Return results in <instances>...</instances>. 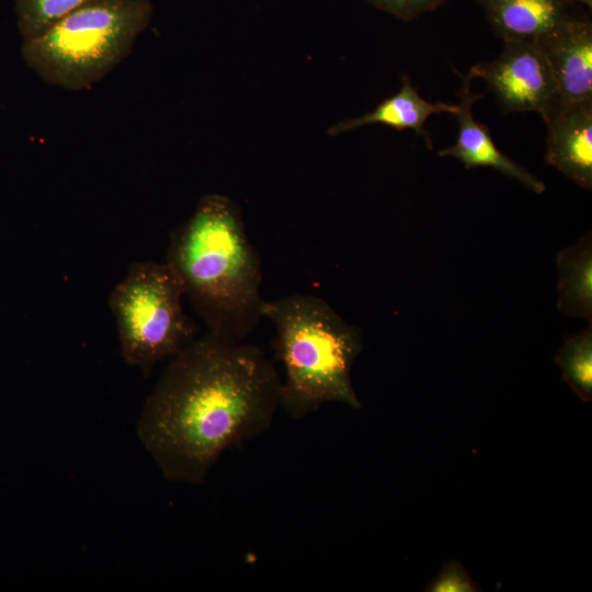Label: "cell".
Instances as JSON below:
<instances>
[{"label": "cell", "mask_w": 592, "mask_h": 592, "mask_svg": "<svg viewBox=\"0 0 592 592\" xmlns=\"http://www.w3.org/2000/svg\"><path fill=\"white\" fill-rule=\"evenodd\" d=\"M280 391L261 349L207 332L172 356L146 399L138 436L167 479L201 483L227 448L270 426Z\"/></svg>", "instance_id": "1"}, {"label": "cell", "mask_w": 592, "mask_h": 592, "mask_svg": "<svg viewBox=\"0 0 592 592\" xmlns=\"http://www.w3.org/2000/svg\"><path fill=\"white\" fill-rule=\"evenodd\" d=\"M207 328L243 341L262 318V271L239 206L213 193L200 198L171 235L164 261Z\"/></svg>", "instance_id": "2"}, {"label": "cell", "mask_w": 592, "mask_h": 592, "mask_svg": "<svg viewBox=\"0 0 592 592\" xmlns=\"http://www.w3.org/2000/svg\"><path fill=\"white\" fill-rule=\"evenodd\" d=\"M262 318L275 328V351L283 364L280 406L294 419L328 401L358 409L351 368L363 349L357 328L322 298L294 294L264 300Z\"/></svg>", "instance_id": "3"}, {"label": "cell", "mask_w": 592, "mask_h": 592, "mask_svg": "<svg viewBox=\"0 0 592 592\" xmlns=\"http://www.w3.org/2000/svg\"><path fill=\"white\" fill-rule=\"evenodd\" d=\"M152 13L149 0H93L25 38L22 55L47 84L86 90L130 54Z\"/></svg>", "instance_id": "4"}, {"label": "cell", "mask_w": 592, "mask_h": 592, "mask_svg": "<svg viewBox=\"0 0 592 592\" xmlns=\"http://www.w3.org/2000/svg\"><path fill=\"white\" fill-rule=\"evenodd\" d=\"M182 288L163 262H133L114 286L109 307L123 360L148 375L162 358L174 356L195 335L183 309Z\"/></svg>", "instance_id": "5"}, {"label": "cell", "mask_w": 592, "mask_h": 592, "mask_svg": "<svg viewBox=\"0 0 592 592\" xmlns=\"http://www.w3.org/2000/svg\"><path fill=\"white\" fill-rule=\"evenodd\" d=\"M470 73L487 82L505 113L538 112L545 121L556 109L554 76L538 43L504 41L496 60L475 65Z\"/></svg>", "instance_id": "6"}, {"label": "cell", "mask_w": 592, "mask_h": 592, "mask_svg": "<svg viewBox=\"0 0 592 592\" xmlns=\"http://www.w3.org/2000/svg\"><path fill=\"white\" fill-rule=\"evenodd\" d=\"M538 44L548 59L555 80L554 113L568 107L592 105L591 21L572 16Z\"/></svg>", "instance_id": "7"}, {"label": "cell", "mask_w": 592, "mask_h": 592, "mask_svg": "<svg viewBox=\"0 0 592 592\" xmlns=\"http://www.w3.org/2000/svg\"><path fill=\"white\" fill-rule=\"evenodd\" d=\"M460 78L459 104H457V111L454 114L458 123L457 140L452 147L439 151V156L456 158L466 169L477 167L494 168L501 173L517 180L533 192L543 193L546 189L545 184L505 156L493 143L489 127L474 118L471 114L473 105L483 98V94L471 92L470 82L474 77L470 71L466 76L460 75Z\"/></svg>", "instance_id": "8"}, {"label": "cell", "mask_w": 592, "mask_h": 592, "mask_svg": "<svg viewBox=\"0 0 592 592\" xmlns=\"http://www.w3.org/2000/svg\"><path fill=\"white\" fill-rule=\"evenodd\" d=\"M548 127L545 160L585 190L592 189V105L556 111Z\"/></svg>", "instance_id": "9"}, {"label": "cell", "mask_w": 592, "mask_h": 592, "mask_svg": "<svg viewBox=\"0 0 592 592\" xmlns=\"http://www.w3.org/2000/svg\"><path fill=\"white\" fill-rule=\"evenodd\" d=\"M504 41L538 43L565 25L573 15L566 0H476Z\"/></svg>", "instance_id": "10"}, {"label": "cell", "mask_w": 592, "mask_h": 592, "mask_svg": "<svg viewBox=\"0 0 592 592\" xmlns=\"http://www.w3.org/2000/svg\"><path fill=\"white\" fill-rule=\"evenodd\" d=\"M457 104L444 102L432 103L423 99L407 76L402 77L400 90L380 102L372 112L354 118L338 122L328 130L330 136H337L369 124H384L397 130L411 129L421 135L426 145L432 148L431 138L424 128L426 119L437 113L455 114Z\"/></svg>", "instance_id": "11"}, {"label": "cell", "mask_w": 592, "mask_h": 592, "mask_svg": "<svg viewBox=\"0 0 592 592\" xmlns=\"http://www.w3.org/2000/svg\"><path fill=\"white\" fill-rule=\"evenodd\" d=\"M560 312L592 322V237L587 232L557 255Z\"/></svg>", "instance_id": "12"}, {"label": "cell", "mask_w": 592, "mask_h": 592, "mask_svg": "<svg viewBox=\"0 0 592 592\" xmlns=\"http://www.w3.org/2000/svg\"><path fill=\"white\" fill-rule=\"evenodd\" d=\"M562 372V380L576 392L581 401L592 399V322L565 342L554 357Z\"/></svg>", "instance_id": "13"}, {"label": "cell", "mask_w": 592, "mask_h": 592, "mask_svg": "<svg viewBox=\"0 0 592 592\" xmlns=\"http://www.w3.org/2000/svg\"><path fill=\"white\" fill-rule=\"evenodd\" d=\"M90 1L93 0H14L19 31L23 39L37 36Z\"/></svg>", "instance_id": "14"}, {"label": "cell", "mask_w": 592, "mask_h": 592, "mask_svg": "<svg viewBox=\"0 0 592 592\" xmlns=\"http://www.w3.org/2000/svg\"><path fill=\"white\" fill-rule=\"evenodd\" d=\"M430 592H476L481 589L457 560L446 561L441 573L425 589Z\"/></svg>", "instance_id": "15"}, {"label": "cell", "mask_w": 592, "mask_h": 592, "mask_svg": "<svg viewBox=\"0 0 592 592\" xmlns=\"http://www.w3.org/2000/svg\"><path fill=\"white\" fill-rule=\"evenodd\" d=\"M375 8L403 21H412L447 0H366Z\"/></svg>", "instance_id": "16"}, {"label": "cell", "mask_w": 592, "mask_h": 592, "mask_svg": "<svg viewBox=\"0 0 592 592\" xmlns=\"http://www.w3.org/2000/svg\"><path fill=\"white\" fill-rule=\"evenodd\" d=\"M571 7L574 5V4H582L587 8H589V10H591V7H592V0H566Z\"/></svg>", "instance_id": "17"}]
</instances>
